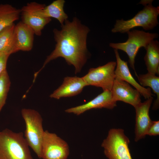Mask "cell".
<instances>
[{
    "label": "cell",
    "instance_id": "cell-1",
    "mask_svg": "<svg viewBox=\"0 0 159 159\" xmlns=\"http://www.w3.org/2000/svg\"><path fill=\"white\" fill-rule=\"evenodd\" d=\"M61 26L60 30H53L56 42L55 49L47 57L38 74L49 62L59 57L64 58L67 64L74 66L75 74L80 72L87 61V40L89 28L76 17L71 21L66 20Z\"/></svg>",
    "mask_w": 159,
    "mask_h": 159
},
{
    "label": "cell",
    "instance_id": "cell-2",
    "mask_svg": "<svg viewBox=\"0 0 159 159\" xmlns=\"http://www.w3.org/2000/svg\"><path fill=\"white\" fill-rule=\"evenodd\" d=\"M153 0H142L139 3L144 7L132 18L126 20L123 19L117 20L112 33H127L138 27H142L145 30L153 29L159 24L158 17L159 14V6H153Z\"/></svg>",
    "mask_w": 159,
    "mask_h": 159
},
{
    "label": "cell",
    "instance_id": "cell-3",
    "mask_svg": "<svg viewBox=\"0 0 159 159\" xmlns=\"http://www.w3.org/2000/svg\"><path fill=\"white\" fill-rule=\"evenodd\" d=\"M22 132L0 131V159H33Z\"/></svg>",
    "mask_w": 159,
    "mask_h": 159
},
{
    "label": "cell",
    "instance_id": "cell-4",
    "mask_svg": "<svg viewBox=\"0 0 159 159\" xmlns=\"http://www.w3.org/2000/svg\"><path fill=\"white\" fill-rule=\"evenodd\" d=\"M22 116L25 122V139L29 146L39 158H41V147L44 131L42 119L37 111L30 109H23Z\"/></svg>",
    "mask_w": 159,
    "mask_h": 159
},
{
    "label": "cell",
    "instance_id": "cell-5",
    "mask_svg": "<svg viewBox=\"0 0 159 159\" xmlns=\"http://www.w3.org/2000/svg\"><path fill=\"white\" fill-rule=\"evenodd\" d=\"M127 33L128 38L126 42L111 43L109 46L114 49L121 50L127 54L130 66L137 76L138 74L135 70V57L138 51L142 47L145 49L150 42L158 37V34L135 29L129 31Z\"/></svg>",
    "mask_w": 159,
    "mask_h": 159
},
{
    "label": "cell",
    "instance_id": "cell-6",
    "mask_svg": "<svg viewBox=\"0 0 159 159\" xmlns=\"http://www.w3.org/2000/svg\"><path fill=\"white\" fill-rule=\"evenodd\" d=\"M129 143L123 130L113 128L109 131L101 146L108 159H132L128 147Z\"/></svg>",
    "mask_w": 159,
    "mask_h": 159
},
{
    "label": "cell",
    "instance_id": "cell-7",
    "mask_svg": "<svg viewBox=\"0 0 159 159\" xmlns=\"http://www.w3.org/2000/svg\"><path fill=\"white\" fill-rule=\"evenodd\" d=\"M116 64V62L111 61L96 68H91L82 77L87 86L100 87L103 91H111L115 78Z\"/></svg>",
    "mask_w": 159,
    "mask_h": 159
},
{
    "label": "cell",
    "instance_id": "cell-8",
    "mask_svg": "<svg viewBox=\"0 0 159 159\" xmlns=\"http://www.w3.org/2000/svg\"><path fill=\"white\" fill-rule=\"evenodd\" d=\"M45 6L44 4L32 2L27 4L21 9V21L38 36L42 34V30L51 20V18L46 17L43 14Z\"/></svg>",
    "mask_w": 159,
    "mask_h": 159
},
{
    "label": "cell",
    "instance_id": "cell-9",
    "mask_svg": "<svg viewBox=\"0 0 159 159\" xmlns=\"http://www.w3.org/2000/svg\"><path fill=\"white\" fill-rule=\"evenodd\" d=\"M69 154L67 143L56 134L44 131L41 147L43 159H66Z\"/></svg>",
    "mask_w": 159,
    "mask_h": 159
},
{
    "label": "cell",
    "instance_id": "cell-10",
    "mask_svg": "<svg viewBox=\"0 0 159 159\" xmlns=\"http://www.w3.org/2000/svg\"><path fill=\"white\" fill-rule=\"evenodd\" d=\"M111 91L113 99L116 102L122 101L134 107L141 102L139 92L129 83L118 78L115 77Z\"/></svg>",
    "mask_w": 159,
    "mask_h": 159
},
{
    "label": "cell",
    "instance_id": "cell-11",
    "mask_svg": "<svg viewBox=\"0 0 159 159\" xmlns=\"http://www.w3.org/2000/svg\"><path fill=\"white\" fill-rule=\"evenodd\" d=\"M153 99V97H151L144 102L140 103L134 107L136 112L135 130V142L145 136L152 123V121L149 116V111Z\"/></svg>",
    "mask_w": 159,
    "mask_h": 159
},
{
    "label": "cell",
    "instance_id": "cell-12",
    "mask_svg": "<svg viewBox=\"0 0 159 159\" xmlns=\"http://www.w3.org/2000/svg\"><path fill=\"white\" fill-rule=\"evenodd\" d=\"M117 102L113 99L111 91L105 90L87 103L67 109L65 112L78 115L93 109H113L116 106Z\"/></svg>",
    "mask_w": 159,
    "mask_h": 159
},
{
    "label": "cell",
    "instance_id": "cell-13",
    "mask_svg": "<svg viewBox=\"0 0 159 159\" xmlns=\"http://www.w3.org/2000/svg\"><path fill=\"white\" fill-rule=\"evenodd\" d=\"M114 51L117 63L115 71V77L131 84L145 99L152 97L153 95L152 93L151 89L142 87L135 80L130 72L127 62L121 58L117 50L114 49Z\"/></svg>",
    "mask_w": 159,
    "mask_h": 159
},
{
    "label": "cell",
    "instance_id": "cell-14",
    "mask_svg": "<svg viewBox=\"0 0 159 159\" xmlns=\"http://www.w3.org/2000/svg\"><path fill=\"white\" fill-rule=\"evenodd\" d=\"M87 85L82 77H66L62 84L51 94V98L59 99L62 97L75 96L81 93Z\"/></svg>",
    "mask_w": 159,
    "mask_h": 159
},
{
    "label": "cell",
    "instance_id": "cell-15",
    "mask_svg": "<svg viewBox=\"0 0 159 159\" xmlns=\"http://www.w3.org/2000/svg\"><path fill=\"white\" fill-rule=\"evenodd\" d=\"M14 33L17 51H30L33 47L34 34L32 29L21 21L15 25Z\"/></svg>",
    "mask_w": 159,
    "mask_h": 159
},
{
    "label": "cell",
    "instance_id": "cell-16",
    "mask_svg": "<svg viewBox=\"0 0 159 159\" xmlns=\"http://www.w3.org/2000/svg\"><path fill=\"white\" fill-rule=\"evenodd\" d=\"M146 52L144 60L148 72L155 75L159 74V42L153 40L145 48Z\"/></svg>",
    "mask_w": 159,
    "mask_h": 159
},
{
    "label": "cell",
    "instance_id": "cell-17",
    "mask_svg": "<svg viewBox=\"0 0 159 159\" xmlns=\"http://www.w3.org/2000/svg\"><path fill=\"white\" fill-rule=\"evenodd\" d=\"M14 23L0 32V52L9 55L17 52Z\"/></svg>",
    "mask_w": 159,
    "mask_h": 159
},
{
    "label": "cell",
    "instance_id": "cell-18",
    "mask_svg": "<svg viewBox=\"0 0 159 159\" xmlns=\"http://www.w3.org/2000/svg\"><path fill=\"white\" fill-rule=\"evenodd\" d=\"M21 12L10 4H0V32L18 19Z\"/></svg>",
    "mask_w": 159,
    "mask_h": 159
},
{
    "label": "cell",
    "instance_id": "cell-19",
    "mask_svg": "<svg viewBox=\"0 0 159 159\" xmlns=\"http://www.w3.org/2000/svg\"><path fill=\"white\" fill-rule=\"evenodd\" d=\"M65 1L57 0L49 5L45 6L43 10L44 15L46 17L54 18L62 25L67 19V15L64 12V6Z\"/></svg>",
    "mask_w": 159,
    "mask_h": 159
},
{
    "label": "cell",
    "instance_id": "cell-20",
    "mask_svg": "<svg viewBox=\"0 0 159 159\" xmlns=\"http://www.w3.org/2000/svg\"><path fill=\"white\" fill-rule=\"evenodd\" d=\"M136 76L141 86L143 87H150L156 94L157 99L154 102L152 109H157L159 107V77L149 72L145 74L137 75Z\"/></svg>",
    "mask_w": 159,
    "mask_h": 159
},
{
    "label": "cell",
    "instance_id": "cell-21",
    "mask_svg": "<svg viewBox=\"0 0 159 159\" xmlns=\"http://www.w3.org/2000/svg\"><path fill=\"white\" fill-rule=\"evenodd\" d=\"M11 82L6 70L0 75V112L6 103Z\"/></svg>",
    "mask_w": 159,
    "mask_h": 159
},
{
    "label": "cell",
    "instance_id": "cell-22",
    "mask_svg": "<svg viewBox=\"0 0 159 159\" xmlns=\"http://www.w3.org/2000/svg\"><path fill=\"white\" fill-rule=\"evenodd\" d=\"M159 134V121H152L147 133V135L156 136Z\"/></svg>",
    "mask_w": 159,
    "mask_h": 159
},
{
    "label": "cell",
    "instance_id": "cell-23",
    "mask_svg": "<svg viewBox=\"0 0 159 159\" xmlns=\"http://www.w3.org/2000/svg\"><path fill=\"white\" fill-rule=\"evenodd\" d=\"M9 55L0 52V75L6 70L7 62Z\"/></svg>",
    "mask_w": 159,
    "mask_h": 159
}]
</instances>
